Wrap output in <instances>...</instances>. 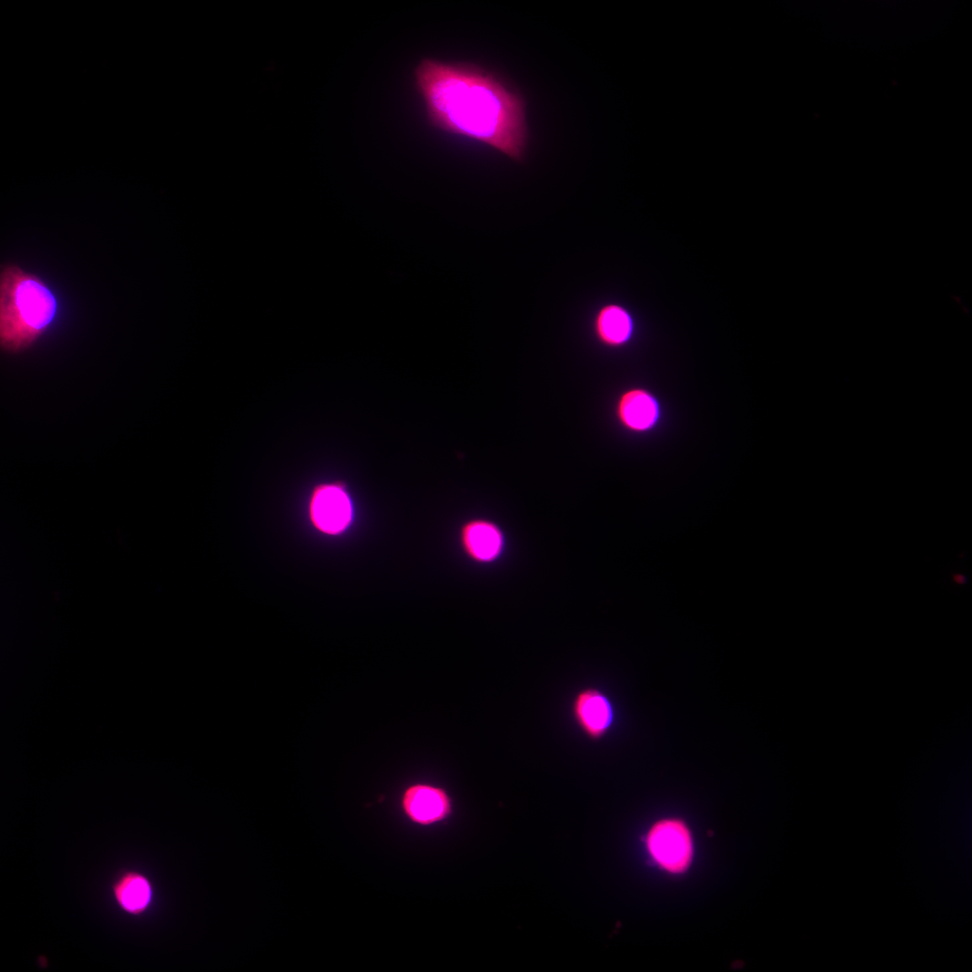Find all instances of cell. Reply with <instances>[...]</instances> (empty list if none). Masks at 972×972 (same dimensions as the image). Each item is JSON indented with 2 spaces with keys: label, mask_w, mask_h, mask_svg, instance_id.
<instances>
[{
  "label": "cell",
  "mask_w": 972,
  "mask_h": 972,
  "mask_svg": "<svg viewBox=\"0 0 972 972\" xmlns=\"http://www.w3.org/2000/svg\"><path fill=\"white\" fill-rule=\"evenodd\" d=\"M429 123L486 145L514 161L527 146L523 98L499 76L476 65L425 58L414 69Z\"/></svg>",
  "instance_id": "obj_1"
},
{
  "label": "cell",
  "mask_w": 972,
  "mask_h": 972,
  "mask_svg": "<svg viewBox=\"0 0 972 972\" xmlns=\"http://www.w3.org/2000/svg\"><path fill=\"white\" fill-rule=\"evenodd\" d=\"M59 303L40 276L17 265L0 273V344L9 353L30 347L54 323Z\"/></svg>",
  "instance_id": "obj_2"
},
{
  "label": "cell",
  "mask_w": 972,
  "mask_h": 972,
  "mask_svg": "<svg viewBox=\"0 0 972 972\" xmlns=\"http://www.w3.org/2000/svg\"><path fill=\"white\" fill-rule=\"evenodd\" d=\"M310 514L314 526L321 532L329 535L339 534L352 521V501L341 485L323 484L315 489L312 493Z\"/></svg>",
  "instance_id": "obj_3"
},
{
  "label": "cell",
  "mask_w": 972,
  "mask_h": 972,
  "mask_svg": "<svg viewBox=\"0 0 972 972\" xmlns=\"http://www.w3.org/2000/svg\"><path fill=\"white\" fill-rule=\"evenodd\" d=\"M648 847L654 860L670 871H680L691 859V841L687 828L676 820L657 823L648 835Z\"/></svg>",
  "instance_id": "obj_4"
},
{
  "label": "cell",
  "mask_w": 972,
  "mask_h": 972,
  "mask_svg": "<svg viewBox=\"0 0 972 972\" xmlns=\"http://www.w3.org/2000/svg\"><path fill=\"white\" fill-rule=\"evenodd\" d=\"M572 712L578 727L590 739L604 737L615 721L611 700L596 688H585L579 691L573 698Z\"/></svg>",
  "instance_id": "obj_5"
},
{
  "label": "cell",
  "mask_w": 972,
  "mask_h": 972,
  "mask_svg": "<svg viewBox=\"0 0 972 972\" xmlns=\"http://www.w3.org/2000/svg\"><path fill=\"white\" fill-rule=\"evenodd\" d=\"M402 807L413 822L431 824L444 819L450 812V800L446 793L429 785L417 784L406 789L402 796Z\"/></svg>",
  "instance_id": "obj_6"
},
{
  "label": "cell",
  "mask_w": 972,
  "mask_h": 972,
  "mask_svg": "<svg viewBox=\"0 0 972 972\" xmlns=\"http://www.w3.org/2000/svg\"><path fill=\"white\" fill-rule=\"evenodd\" d=\"M461 544L465 553L474 561L490 562L495 561L502 553L504 537L495 524L476 519L462 527Z\"/></svg>",
  "instance_id": "obj_7"
},
{
  "label": "cell",
  "mask_w": 972,
  "mask_h": 972,
  "mask_svg": "<svg viewBox=\"0 0 972 972\" xmlns=\"http://www.w3.org/2000/svg\"><path fill=\"white\" fill-rule=\"evenodd\" d=\"M594 331L598 339L608 346L626 344L634 333V320L622 304L608 302L602 305L594 318Z\"/></svg>",
  "instance_id": "obj_8"
},
{
  "label": "cell",
  "mask_w": 972,
  "mask_h": 972,
  "mask_svg": "<svg viewBox=\"0 0 972 972\" xmlns=\"http://www.w3.org/2000/svg\"><path fill=\"white\" fill-rule=\"evenodd\" d=\"M112 895L117 905L128 914L141 915L152 899L148 878L136 870L122 873L112 884Z\"/></svg>",
  "instance_id": "obj_9"
},
{
  "label": "cell",
  "mask_w": 972,
  "mask_h": 972,
  "mask_svg": "<svg viewBox=\"0 0 972 972\" xmlns=\"http://www.w3.org/2000/svg\"><path fill=\"white\" fill-rule=\"evenodd\" d=\"M618 415L625 426L634 431L651 428L659 417L655 399L644 390H631L625 393L618 405Z\"/></svg>",
  "instance_id": "obj_10"
}]
</instances>
